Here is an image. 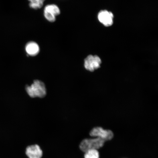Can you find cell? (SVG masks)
<instances>
[{"mask_svg":"<svg viewBox=\"0 0 158 158\" xmlns=\"http://www.w3.org/2000/svg\"><path fill=\"white\" fill-rule=\"evenodd\" d=\"M60 11L59 7L54 4L46 6L44 9L45 18L50 22H54L56 20L57 16L60 15Z\"/></svg>","mask_w":158,"mask_h":158,"instance_id":"cell-5","label":"cell"},{"mask_svg":"<svg viewBox=\"0 0 158 158\" xmlns=\"http://www.w3.org/2000/svg\"><path fill=\"white\" fill-rule=\"evenodd\" d=\"M45 0H28L29 5L31 9H38L43 7Z\"/></svg>","mask_w":158,"mask_h":158,"instance_id":"cell-9","label":"cell"},{"mask_svg":"<svg viewBox=\"0 0 158 158\" xmlns=\"http://www.w3.org/2000/svg\"><path fill=\"white\" fill-rule=\"evenodd\" d=\"M98 18L100 22L103 24L105 26L110 27L113 24V14L106 10H102L99 13Z\"/></svg>","mask_w":158,"mask_h":158,"instance_id":"cell-6","label":"cell"},{"mask_svg":"<svg viewBox=\"0 0 158 158\" xmlns=\"http://www.w3.org/2000/svg\"><path fill=\"white\" fill-rule=\"evenodd\" d=\"M90 135L92 137L99 138L105 142L110 141L114 137V134L111 130H104L100 127H94L91 130Z\"/></svg>","mask_w":158,"mask_h":158,"instance_id":"cell-3","label":"cell"},{"mask_svg":"<svg viewBox=\"0 0 158 158\" xmlns=\"http://www.w3.org/2000/svg\"><path fill=\"white\" fill-rule=\"evenodd\" d=\"M25 89L27 94L31 98H43L47 94L45 84L39 80H34L31 86H26Z\"/></svg>","mask_w":158,"mask_h":158,"instance_id":"cell-1","label":"cell"},{"mask_svg":"<svg viewBox=\"0 0 158 158\" xmlns=\"http://www.w3.org/2000/svg\"><path fill=\"white\" fill-rule=\"evenodd\" d=\"M25 49L27 54L30 56H36L40 52L39 45L34 41H30L27 43Z\"/></svg>","mask_w":158,"mask_h":158,"instance_id":"cell-8","label":"cell"},{"mask_svg":"<svg viewBox=\"0 0 158 158\" xmlns=\"http://www.w3.org/2000/svg\"><path fill=\"white\" fill-rule=\"evenodd\" d=\"M84 158H100V155L97 150H92L85 152Z\"/></svg>","mask_w":158,"mask_h":158,"instance_id":"cell-10","label":"cell"},{"mask_svg":"<svg viewBox=\"0 0 158 158\" xmlns=\"http://www.w3.org/2000/svg\"><path fill=\"white\" fill-rule=\"evenodd\" d=\"M102 64L101 59L97 55H89L84 60V67L86 70L93 72L99 68Z\"/></svg>","mask_w":158,"mask_h":158,"instance_id":"cell-4","label":"cell"},{"mask_svg":"<svg viewBox=\"0 0 158 158\" xmlns=\"http://www.w3.org/2000/svg\"><path fill=\"white\" fill-rule=\"evenodd\" d=\"M26 154L29 158H41L43 151L38 145L28 146L26 150Z\"/></svg>","mask_w":158,"mask_h":158,"instance_id":"cell-7","label":"cell"},{"mask_svg":"<svg viewBox=\"0 0 158 158\" xmlns=\"http://www.w3.org/2000/svg\"><path fill=\"white\" fill-rule=\"evenodd\" d=\"M105 141L99 138L94 139H85L83 140L80 145L81 151L86 152L90 150H98L103 147Z\"/></svg>","mask_w":158,"mask_h":158,"instance_id":"cell-2","label":"cell"}]
</instances>
